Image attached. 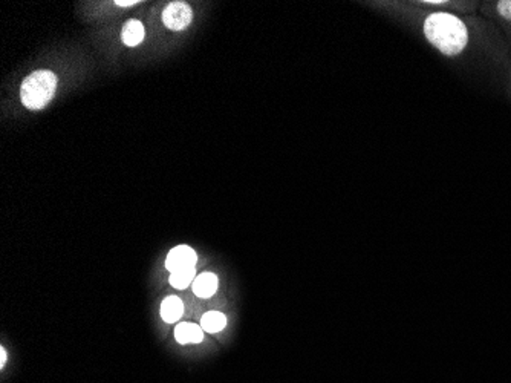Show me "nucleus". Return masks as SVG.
Here are the masks:
<instances>
[{"label":"nucleus","mask_w":511,"mask_h":383,"mask_svg":"<svg viewBox=\"0 0 511 383\" xmlns=\"http://www.w3.org/2000/svg\"><path fill=\"white\" fill-rule=\"evenodd\" d=\"M361 5L473 76H499L511 56L498 28L476 14L435 11L415 0H366Z\"/></svg>","instance_id":"nucleus-1"},{"label":"nucleus","mask_w":511,"mask_h":383,"mask_svg":"<svg viewBox=\"0 0 511 383\" xmlns=\"http://www.w3.org/2000/svg\"><path fill=\"white\" fill-rule=\"evenodd\" d=\"M57 91V76L48 69L35 71L25 78L20 87L21 103L31 110L43 109Z\"/></svg>","instance_id":"nucleus-2"},{"label":"nucleus","mask_w":511,"mask_h":383,"mask_svg":"<svg viewBox=\"0 0 511 383\" xmlns=\"http://www.w3.org/2000/svg\"><path fill=\"white\" fill-rule=\"evenodd\" d=\"M483 17L503 31V40L511 49V0H498V2H484L479 6Z\"/></svg>","instance_id":"nucleus-3"},{"label":"nucleus","mask_w":511,"mask_h":383,"mask_svg":"<svg viewBox=\"0 0 511 383\" xmlns=\"http://www.w3.org/2000/svg\"><path fill=\"white\" fill-rule=\"evenodd\" d=\"M193 20V11L185 2L168 3L162 12V22L172 31H182Z\"/></svg>","instance_id":"nucleus-4"},{"label":"nucleus","mask_w":511,"mask_h":383,"mask_svg":"<svg viewBox=\"0 0 511 383\" xmlns=\"http://www.w3.org/2000/svg\"><path fill=\"white\" fill-rule=\"evenodd\" d=\"M415 2L424 8L458 14V16H475V11L480 6L478 2H459V0H415Z\"/></svg>","instance_id":"nucleus-5"},{"label":"nucleus","mask_w":511,"mask_h":383,"mask_svg":"<svg viewBox=\"0 0 511 383\" xmlns=\"http://www.w3.org/2000/svg\"><path fill=\"white\" fill-rule=\"evenodd\" d=\"M196 261L198 256L193 248H190L189 246H180L175 247L172 252L168 253L166 267L170 273H175V271L195 269Z\"/></svg>","instance_id":"nucleus-6"},{"label":"nucleus","mask_w":511,"mask_h":383,"mask_svg":"<svg viewBox=\"0 0 511 383\" xmlns=\"http://www.w3.org/2000/svg\"><path fill=\"white\" fill-rule=\"evenodd\" d=\"M218 287H219V279L216 275L202 273V275L196 276L191 289H193V293L198 298L207 299V298H211L213 294L218 291Z\"/></svg>","instance_id":"nucleus-7"},{"label":"nucleus","mask_w":511,"mask_h":383,"mask_svg":"<svg viewBox=\"0 0 511 383\" xmlns=\"http://www.w3.org/2000/svg\"><path fill=\"white\" fill-rule=\"evenodd\" d=\"M175 337L180 343H199L204 339V330L196 323L184 322L176 327Z\"/></svg>","instance_id":"nucleus-8"},{"label":"nucleus","mask_w":511,"mask_h":383,"mask_svg":"<svg viewBox=\"0 0 511 383\" xmlns=\"http://www.w3.org/2000/svg\"><path fill=\"white\" fill-rule=\"evenodd\" d=\"M184 313L182 300L176 296H170L162 300L161 304V318L167 323H175L181 319Z\"/></svg>","instance_id":"nucleus-9"},{"label":"nucleus","mask_w":511,"mask_h":383,"mask_svg":"<svg viewBox=\"0 0 511 383\" xmlns=\"http://www.w3.org/2000/svg\"><path fill=\"white\" fill-rule=\"evenodd\" d=\"M144 35H146V29L141 22L129 20L123 28L121 39L128 46H137L144 40Z\"/></svg>","instance_id":"nucleus-10"},{"label":"nucleus","mask_w":511,"mask_h":383,"mask_svg":"<svg viewBox=\"0 0 511 383\" xmlns=\"http://www.w3.org/2000/svg\"><path fill=\"white\" fill-rule=\"evenodd\" d=\"M227 318L224 313L220 312H209L202 316L201 327L207 333H219L225 328Z\"/></svg>","instance_id":"nucleus-11"},{"label":"nucleus","mask_w":511,"mask_h":383,"mask_svg":"<svg viewBox=\"0 0 511 383\" xmlns=\"http://www.w3.org/2000/svg\"><path fill=\"white\" fill-rule=\"evenodd\" d=\"M195 275H196L195 269L175 271V273L170 275V284H172V287H175V289L177 290H184V289H187L190 284H193V281L196 279Z\"/></svg>","instance_id":"nucleus-12"},{"label":"nucleus","mask_w":511,"mask_h":383,"mask_svg":"<svg viewBox=\"0 0 511 383\" xmlns=\"http://www.w3.org/2000/svg\"><path fill=\"white\" fill-rule=\"evenodd\" d=\"M502 72H505V78H507V86H508V91L511 94V56L508 58V62L505 63V68H503Z\"/></svg>","instance_id":"nucleus-13"},{"label":"nucleus","mask_w":511,"mask_h":383,"mask_svg":"<svg viewBox=\"0 0 511 383\" xmlns=\"http://www.w3.org/2000/svg\"><path fill=\"white\" fill-rule=\"evenodd\" d=\"M139 2L138 0H116L115 5L118 6H123V8H128V6H133V5H138Z\"/></svg>","instance_id":"nucleus-14"},{"label":"nucleus","mask_w":511,"mask_h":383,"mask_svg":"<svg viewBox=\"0 0 511 383\" xmlns=\"http://www.w3.org/2000/svg\"><path fill=\"white\" fill-rule=\"evenodd\" d=\"M0 356H2V360H0V365L5 366V364H6V351L3 348H0Z\"/></svg>","instance_id":"nucleus-15"}]
</instances>
